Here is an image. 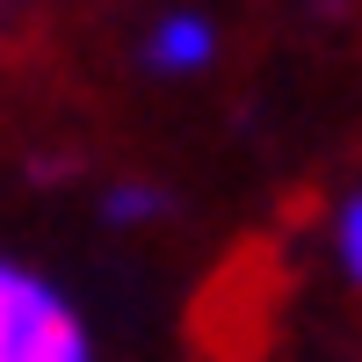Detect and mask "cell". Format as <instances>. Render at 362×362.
<instances>
[{"instance_id": "obj_1", "label": "cell", "mask_w": 362, "mask_h": 362, "mask_svg": "<svg viewBox=\"0 0 362 362\" xmlns=\"http://www.w3.org/2000/svg\"><path fill=\"white\" fill-rule=\"evenodd\" d=\"M0 362H95L73 305L22 261H0Z\"/></svg>"}, {"instance_id": "obj_2", "label": "cell", "mask_w": 362, "mask_h": 362, "mask_svg": "<svg viewBox=\"0 0 362 362\" xmlns=\"http://www.w3.org/2000/svg\"><path fill=\"white\" fill-rule=\"evenodd\" d=\"M218 51H225L218 15H203V8H160L153 22H145V37H138V66L153 80H203L210 66H218Z\"/></svg>"}, {"instance_id": "obj_3", "label": "cell", "mask_w": 362, "mask_h": 362, "mask_svg": "<svg viewBox=\"0 0 362 362\" xmlns=\"http://www.w3.org/2000/svg\"><path fill=\"white\" fill-rule=\"evenodd\" d=\"M174 210V196L160 189L153 174H116L109 189H102V225L109 232H138V225H160Z\"/></svg>"}, {"instance_id": "obj_4", "label": "cell", "mask_w": 362, "mask_h": 362, "mask_svg": "<svg viewBox=\"0 0 362 362\" xmlns=\"http://www.w3.org/2000/svg\"><path fill=\"white\" fill-rule=\"evenodd\" d=\"M326 247H334V268L362 290V189L334 203V218H326Z\"/></svg>"}]
</instances>
